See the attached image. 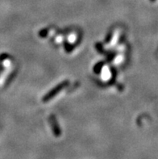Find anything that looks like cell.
Wrapping results in <instances>:
<instances>
[{"instance_id":"cell-2","label":"cell","mask_w":158,"mask_h":159,"mask_svg":"<svg viewBox=\"0 0 158 159\" xmlns=\"http://www.w3.org/2000/svg\"><path fill=\"white\" fill-rule=\"evenodd\" d=\"M150 1H151V2H154L155 0H150Z\"/></svg>"},{"instance_id":"cell-1","label":"cell","mask_w":158,"mask_h":159,"mask_svg":"<svg viewBox=\"0 0 158 159\" xmlns=\"http://www.w3.org/2000/svg\"><path fill=\"white\" fill-rule=\"evenodd\" d=\"M68 83H69L68 81H65V82L61 83V84L57 85V86H56V87H55L53 90L50 91V92H48L46 95H44V99H43V101H44V102H47V101L50 100L51 99H52V97L55 96L56 94H58V93L61 91L62 89L65 88V87L66 86L68 85Z\"/></svg>"}]
</instances>
